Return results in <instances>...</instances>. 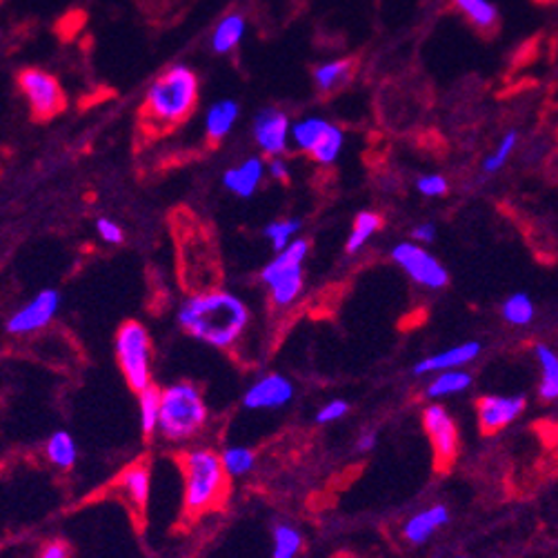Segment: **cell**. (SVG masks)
<instances>
[{
  "mask_svg": "<svg viewBox=\"0 0 558 558\" xmlns=\"http://www.w3.org/2000/svg\"><path fill=\"white\" fill-rule=\"evenodd\" d=\"M179 323L196 341L228 350L245 333L250 310L236 294L211 290L190 296L179 310Z\"/></svg>",
  "mask_w": 558,
  "mask_h": 558,
  "instance_id": "1",
  "label": "cell"
},
{
  "mask_svg": "<svg viewBox=\"0 0 558 558\" xmlns=\"http://www.w3.org/2000/svg\"><path fill=\"white\" fill-rule=\"evenodd\" d=\"M196 98V74L187 65H174L170 70H165L147 89L143 117L158 132L172 130L192 114Z\"/></svg>",
  "mask_w": 558,
  "mask_h": 558,
  "instance_id": "2",
  "label": "cell"
},
{
  "mask_svg": "<svg viewBox=\"0 0 558 558\" xmlns=\"http://www.w3.org/2000/svg\"><path fill=\"white\" fill-rule=\"evenodd\" d=\"M181 470L185 481L183 506L187 517H201L226 504L230 474L226 472L218 452L209 448L190 450L181 457Z\"/></svg>",
  "mask_w": 558,
  "mask_h": 558,
  "instance_id": "3",
  "label": "cell"
},
{
  "mask_svg": "<svg viewBox=\"0 0 558 558\" xmlns=\"http://www.w3.org/2000/svg\"><path fill=\"white\" fill-rule=\"evenodd\" d=\"M207 423V405L194 383L181 380L162 389L158 432L167 440H190Z\"/></svg>",
  "mask_w": 558,
  "mask_h": 558,
  "instance_id": "4",
  "label": "cell"
},
{
  "mask_svg": "<svg viewBox=\"0 0 558 558\" xmlns=\"http://www.w3.org/2000/svg\"><path fill=\"white\" fill-rule=\"evenodd\" d=\"M310 254V243L305 239H296L288 250L276 254L263 267V283L267 286L271 301L276 307H290L303 292L305 274L303 265Z\"/></svg>",
  "mask_w": 558,
  "mask_h": 558,
  "instance_id": "5",
  "label": "cell"
},
{
  "mask_svg": "<svg viewBox=\"0 0 558 558\" xmlns=\"http://www.w3.org/2000/svg\"><path fill=\"white\" fill-rule=\"evenodd\" d=\"M117 361L136 395L151 387V339L141 323L128 320L121 325L117 333Z\"/></svg>",
  "mask_w": 558,
  "mask_h": 558,
  "instance_id": "6",
  "label": "cell"
},
{
  "mask_svg": "<svg viewBox=\"0 0 558 558\" xmlns=\"http://www.w3.org/2000/svg\"><path fill=\"white\" fill-rule=\"evenodd\" d=\"M292 143L299 149L307 151L316 162L331 165L339 160L345 147V134L339 125L325 119L307 117L292 125Z\"/></svg>",
  "mask_w": 558,
  "mask_h": 558,
  "instance_id": "7",
  "label": "cell"
},
{
  "mask_svg": "<svg viewBox=\"0 0 558 558\" xmlns=\"http://www.w3.org/2000/svg\"><path fill=\"white\" fill-rule=\"evenodd\" d=\"M392 260L421 288L442 290L450 283V274L445 265L418 243H399L392 250Z\"/></svg>",
  "mask_w": 558,
  "mask_h": 558,
  "instance_id": "8",
  "label": "cell"
},
{
  "mask_svg": "<svg viewBox=\"0 0 558 558\" xmlns=\"http://www.w3.org/2000/svg\"><path fill=\"white\" fill-rule=\"evenodd\" d=\"M423 427L434 448L438 472H448L459 457V429L450 412L438 403H432L423 412Z\"/></svg>",
  "mask_w": 558,
  "mask_h": 558,
  "instance_id": "9",
  "label": "cell"
},
{
  "mask_svg": "<svg viewBox=\"0 0 558 558\" xmlns=\"http://www.w3.org/2000/svg\"><path fill=\"white\" fill-rule=\"evenodd\" d=\"M19 87L36 119H53L65 109V94L51 74L29 68L19 74Z\"/></svg>",
  "mask_w": 558,
  "mask_h": 558,
  "instance_id": "10",
  "label": "cell"
},
{
  "mask_svg": "<svg viewBox=\"0 0 558 558\" xmlns=\"http://www.w3.org/2000/svg\"><path fill=\"white\" fill-rule=\"evenodd\" d=\"M61 307V296L56 290H40L29 303H25L19 312H14L8 320V331L14 337H29L34 331L47 327Z\"/></svg>",
  "mask_w": 558,
  "mask_h": 558,
  "instance_id": "11",
  "label": "cell"
},
{
  "mask_svg": "<svg viewBox=\"0 0 558 558\" xmlns=\"http://www.w3.org/2000/svg\"><path fill=\"white\" fill-rule=\"evenodd\" d=\"M254 141L263 154L276 158L283 156L292 141V123L283 109L265 107L254 119Z\"/></svg>",
  "mask_w": 558,
  "mask_h": 558,
  "instance_id": "12",
  "label": "cell"
},
{
  "mask_svg": "<svg viewBox=\"0 0 558 558\" xmlns=\"http://www.w3.org/2000/svg\"><path fill=\"white\" fill-rule=\"evenodd\" d=\"M294 399V385L283 374H265L256 383L250 385V389L243 397V405L247 410H281L290 405Z\"/></svg>",
  "mask_w": 558,
  "mask_h": 558,
  "instance_id": "13",
  "label": "cell"
},
{
  "mask_svg": "<svg viewBox=\"0 0 558 558\" xmlns=\"http://www.w3.org/2000/svg\"><path fill=\"white\" fill-rule=\"evenodd\" d=\"M525 410V397H483L476 405L483 434H496L514 423Z\"/></svg>",
  "mask_w": 558,
  "mask_h": 558,
  "instance_id": "14",
  "label": "cell"
},
{
  "mask_svg": "<svg viewBox=\"0 0 558 558\" xmlns=\"http://www.w3.org/2000/svg\"><path fill=\"white\" fill-rule=\"evenodd\" d=\"M478 354H481V343L478 341H468V343H461L457 348H450V350L423 359L421 363L414 365V374L425 376V374H440V372H448V369H463V365L472 363Z\"/></svg>",
  "mask_w": 558,
  "mask_h": 558,
  "instance_id": "15",
  "label": "cell"
},
{
  "mask_svg": "<svg viewBox=\"0 0 558 558\" xmlns=\"http://www.w3.org/2000/svg\"><path fill=\"white\" fill-rule=\"evenodd\" d=\"M265 172H267V165L260 158L252 156L222 174V185L239 198H250L256 194Z\"/></svg>",
  "mask_w": 558,
  "mask_h": 558,
  "instance_id": "16",
  "label": "cell"
},
{
  "mask_svg": "<svg viewBox=\"0 0 558 558\" xmlns=\"http://www.w3.org/2000/svg\"><path fill=\"white\" fill-rule=\"evenodd\" d=\"M119 489L123 496L132 504V508L143 514L147 504H149V492H151V472L149 465L145 463H134L130 465L121 476H119Z\"/></svg>",
  "mask_w": 558,
  "mask_h": 558,
  "instance_id": "17",
  "label": "cell"
},
{
  "mask_svg": "<svg viewBox=\"0 0 558 558\" xmlns=\"http://www.w3.org/2000/svg\"><path fill=\"white\" fill-rule=\"evenodd\" d=\"M450 521V510L445 506H432L427 510H421L418 514H414L405 525H403V536L412 543V545H423L425 541H429L434 536L436 530H440L442 525H448Z\"/></svg>",
  "mask_w": 558,
  "mask_h": 558,
  "instance_id": "18",
  "label": "cell"
},
{
  "mask_svg": "<svg viewBox=\"0 0 558 558\" xmlns=\"http://www.w3.org/2000/svg\"><path fill=\"white\" fill-rule=\"evenodd\" d=\"M239 117H241V107H239L236 100L226 98V100L214 102L207 111V117H205L207 138L214 141V143L226 138L234 130Z\"/></svg>",
  "mask_w": 558,
  "mask_h": 558,
  "instance_id": "19",
  "label": "cell"
},
{
  "mask_svg": "<svg viewBox=\"0 0 558 558\" xmlns=\"http://www.w3.org/2000/svg\"><path fill=\"white\" fill-rule=\"evenodd\" d=\"M245 32H247V23H245V19L241 14L222 16L220 23L216 25L214 34H211V49L216 53H230V51H234L241 45Z\"/></svg>",
  "mask_w": 558,
  "mask_h": 558,
  "instance_id": "20",
  "label": "cell"
},
{
  "mask_svg": "<svg viewBox=\"0 0 558 558\" xmlns=\"http://www.w3.org/2000/svg\"><path fill=\"white\" fill-rule=\"evenodd\" d=\"M45 457L56 468L72 470L78 461V445H76L74 436L65 429L53 432L45 445Z\"/></svg>",
  "mask_w": 558,
  "mask_h": 558,
  "instance_id": "21",
  "label": "cell"
},
{
  "mask_svg": "<svg viewBox=\"0 0 558 558\" xmlns=\"http://www.w3.org/2000/svg\"><path fill=\"white\" fill-rule=\"evenodd\" d=\"M534 354L541 365L538 395L543 401H556L558 399V354L543 343H536Z\"/></svg>",
  "mask_w": 558,
  "mask_h": 558,
  "instance_id": "22",
  "label": "cell"
},
{
  "mask_svg": "<svg viewBox=\"0 0 558 558\" xmlns=\"http://www.w3.org/2000/svg\"><path fill=\"white\" fill-rule=\"evenodd\" d=\"M352 72H354V63L350 59L323 63L314 70V85L323 94L337 92L341 85H345L352 78Z\"/></svg>",
  "mask_w": 558,
  "mask_h": 558,
  "instance_id": "23",
  "label": "cell"
},
{
  "mask_svg": "<svg viewBox=\"0 0 558 558\" xmlns=\"http://www.w3.org/2000/svg\"><path fill=\"white\" fill-rule=\"evenodd\" d=\"M470 385H472V374L470 372H465V369H448V372L436 374L429 380L425 395L429 399H445V397L465 392Z\"/></svg>",
  "mask_w": 558,
  "mask_h": 558,
  "instance_id": "24",
  "label": "cell"
},
{
  "mask_svg": "<svg viewBox=\"0 0 558 558\" xmlns=\"http://www.w3.org/2000/svg\"><path fill=\"white\" fill-rule=\"evenodd\" d=\"M383 228V218L374 211H361L356 218H354V226H352V232L348 236V254H356L361 252L369 239Z\"/></svg>",
  "mask_w": 558,
  "mask_h": 558,
  "instance_id": "25",
  "label": "cell"
},
{
  "mask_svg": "<svg viewBox=\"0 0 558 558\" xmlns=\"http://www.w3.org/2000/svg\"><path fill=\"white\" fill-rule=\"evenodd\" d=\"M454 5L478 29H494L498 23V10L492 0H454Z\"/></svg>",
  "mask_w": 558,
  "mask_h": 558,
  "instance_id": "26",
  "label": "cell"
},
{
  "mask_svg": "<svg viewBox=\"0 0 558 558\" xmlns=\"http://www.w3.org/2000/svg\"><path fill=\"white\" fill-rule=\"evenodd\" d=\"M303 549V534L294 525L278 523L274 527V543H271V558H296Z\"/></svg>",
  "mask_w": 558,
  "mask_h": 558,
  "instance_id": "27",
  "label": "cell"
},
{
  "mask_svg": "<svg viewBox=\"0 0 558 558\" xmlns=\"http://www.w3.org/2000/svg\"><path fill=\"white\" fill-rule=\"evenodd\" d=\"M160 397L162 389H156L154 385L147 387L145 392L138 395V416H141V429L145 436L154 434L160 423Z\"/></svg>",
  "mask_w": 558,
  "mask_h": 558,
  "instance_id": "28",
  "label": "cell"
},
{
  "mask_svg": "<svg viewBox=\"0 0 558 558\" xmlns=\"http://www.w3.org/2000/svg\"><path fill=\"white\" fill-rule=\"evenodd\" d=\"M220 459H222V465H226V472L230 474V478L245 476L256 465L254 450L245 448V445H230V448L220 452Z\"/></svg>",
  "mask_w": 558,
  "mask_h": 558,
  "instance_id": "29",
  "label": "cell"
},
{
  "mask_svg": "<svg viewBox=\"0 0 558 558\" xmlns=\"http://www.w3.org/2000/svg\"><path fill=\"white\" fill-rule=\"evenodd\" d=\"M301 232V220L299 218H288V220H274L265 228V239L269 241L271 250L276 254H281L283 250H288L296 239V234Z\"/></svg>",
  "mask_w": 558,
  "mask_h": 558,
  "instance_id": "30",
  "label": "cell"
},
{
  "mask_svg": "<svg viewBox=\"0 0 558 558\" xmlns=\"http://www.w3.org/2000/svg\"><path fill=\"white\" fill-rule=\"evenodd\" d=\"M517 145H519V134L512 130V132H508L504 138H500L498 145L485 156L483 167H481L483 174H485V177H492V174L504 170V167L508 165V160L512 158Z\"/></svg>",
  "mask_w": 558,
  "mask_h": 558,
  "instance_id": "31",
  "label": "cell"
},
{
  "mask_svg": "<svg viewBox=\"0 0 558 558\" xmlns=\"http://www.w3.org/2000/svg\"><path fill=\"white\" fill-rule=\"evenodd\" d=\"M500 314H504L506 323L514 325V327H523V325H530L534 320V301L523 294V292H517L512 296L506 299L504 307H500Z\"/></svg>",
  "mask_w": 558,
  "mask_h": 558,
  "instance_id": "32",
  "label": "cell"
},
{
  "mask_svg": "<svg viewBox=\"0 0 558 558\" xmlns=\"http://www.w3.org/2000/svg\"><path fill=\"white\" fill-rule=\"evenodd\" d=\"M416 190L427 198H438V196L448 194L450 185H448V179L440 174H425L416 181Z\"/></svg>",
  "mask_w": 558,
  "mask_h": 558,
  "instance_id": "33",
  "label": "cell"
},
{
  "mask_svg": "<svg viewBox=\"0 0 558 558\" xmlns=\"http://www.w3.org/2000/svg\"><path fill=\"white\" fill-rule=\"evenodd\" d=\"M350 412V403L341 401V399H333L329 403H325L318 412H316V423L318 425H329V423H337L343 416H348Z\"/></svg>",
  "mask_w": 558,
  "mask_h": 558,
  "instance_id": "34",
  "label": "cell"
},
{
  "mask_svg": "<svg viewBox=\"0 0 558 558\" xmlns=\"http://www.w3.org/2000/svg\"><path fill=\"white\" fill-rule=\"evenodd\" d=\"M96 232L107 245H121L125 241V232L121 226H117L111 218H98L96 220Z\"/></svg>",
  "mask_w": 558,
  "mask_h": 558,
  "instance_id": "35",
  "label": "cell"
},
{
  "mask_svg": "<svg viewBox=\"0 0 558 558\" xmlns=\"http://www.w3.org/2000/svg\"><path fill=\"white\" fill-rule=\"evenodd\" d=\"M38 558H72V549L65 541H51L40 549Z\"/></svg>",
  "mask_w": 558,
  "mask_h": 558,
  "instance_id": "36",
  "label": "cell"
},
{
  "mask_svg": "<svg viewBox=\"0 0 558 558\" xmlns=\"http://www.w3.org/2000/svg\"><path fill=\"white\" fill-rule=\"evenodd\" d=\"M267 172H269V177H271L274 181H281V183H288V181H290V165H288L281 156H276V158L269 160Z\"/></svg>",
  "mask_w": 558,
  "mask_h": 558,
  "instance_id": "37",
  "label": "cell"
},
{
  "mask_svg": "<svg viewBox=\"0 0 558 558\" xmlns=\"http://www.w3.org/2000/svg\"><path fill=\"white\" fill-rule=\"evenodd\" d=\"M543 434H541V438H543V442H545V448H547V452H551L554 457H556V461H558V423H543Z\"/></svg>",
  "mask_w": 558,
  "mask_h": 558,
  "instance_id": "38",
  "label": "cell"
},
{
  "mask_svg": "<svg viewBox=\"0 0 558 558\" xmlns=\"http://www.w3.org/2000/svg\"><path fill=\"white\" fill-rule=\"evenodd\" d=\"M412 239H414V243H418V245H427V243H432L434 239H436V226L434 222H421V226H416L414 230H412Z\"/></svg>",
  "mask_w": 558,
  "mask_h": 558,
  "instance_id": "39",
  "label": "cell"
},
{
  "mask_svg": "<svg viewBox=\"0 0 558 558\" xmlns=\"http://www.w3.org/2000/svg\"><path fill=\"white\" fill-rule=\"evenodd\" d=\"M376 448V434L374 432H363L356 440V450L359 452H372Z\"/></svg>",
  "mask_w": 558,
  "mask_h": 558,
  "instance_id": "40",
  "label": "cell"
},
{
  "mask_svg": "<svg viewBox=\"0 0 558 558\" xmlns=\"http://www.w3.org/2000/svg\"><path fill=\"white\" fill-rule=\"evenodd\" d=\"M541 3H551V0H541Z\"/></svg>",
  "mask_w": 558,
  "mask_h": 558,
  "instance_id": "41",
  "label": "cell"
}]
</instances>
